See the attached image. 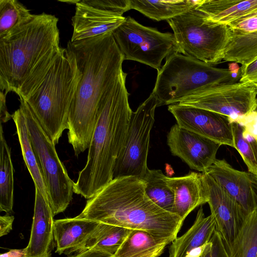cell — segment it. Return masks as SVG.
<instances>
[{
    "instance_id": "39",
    "label": "cell",
    "mask_w": 257,
    "mask_h": 257,
    "mask_svg": "<svg viewBox=\"0 0 257 257\" xmlns=\"http://www.w3.org/2000/svg\"><path fill=\"white\" fill-rule=\"evenodd\" d=\"M113 255H111L106 252L94 250V249H86L79 252L76 254L69 256L68 257H113Z\"/></svg>"
},
{
    "instance_id": "27",
    "label": "cell",
    "mask_w": 257,
    "mask_h": 257,
    "mask_svg": "<svg viewBox=\"0 0 257 257\" xmlns=\"http://www.w3.org/2000/svg\"><path fill=\"white\" fill-rule=\"evenodd\" d=\"M130 230L124 227L99 222L88 238L84 250H97L114 255Z\"/></svg>"
},
{
    "instance_id": "43",
    "label": "cell",
    "mask_w": 257,
    "mask_h": 257,
    "mask_svg": "<svg viewBox=\"0 0 257 257\" xmlns=\"http://www.w3.org/2000/svg\"><path fill=\"white\" fill-rule=\"evenodd\" d=\"M254 111L257 112V98H256V108Z\"/></svg>"
},
{
    "instance_id": "22",
    "label": "cell",
    "mask_w": 257,
    "mask_h": 257,
    "mask_svg": "<svg viewBox=\"0 0 257 257\" xmlns=\"http://www.w3.org/2000/svg\"><path fill=\"white\" fill-rule=\"evenodd\" d=\"M195 9L210 21L227 25L257 11V0H198Z\"/></svg>"
},
{
    "instance_id": "9",
    "label": "cell",
    "mask_w": 257,
    "mask_h": 257,
    "mask_svg": "<svg viewBox=\"0 0 257 257\" xmlns=\"http://www.w3.org/2000/svg\"><path fill=\"white\" fill-rule=\"evenodd\" d=\"M112 33L124 60L143 63L157 71L164 58L178 53L173 33L143 26L130 16Z\"/></svg>"
},
{
    "instance_id": "11",
    "label": "cell",
    "mask_w": 257,
    "mask_h": 257,
    "mask_svg": "<svg viewBox=\"0 0 257 257\" xmlns=\"http://www.w3.org/2000/svg\"><path fill=\"white\" fill-rule=\"evenodd\" d=\"M256 98L255 86L238 81L198 90L177 103L219 113L227 116L231 122H239L255 110Z\"/></svg>"
},
{
    "instance_id": "20",
    "label": "cell",
    "mask_w": 257,
    "mask_h": 257,
    "mask_svg": "<svg viewBox=\"0 0 257 257\" xmlns=\"http://www.w3.org/2000/svg\"><path fill=\"white\" fill-rule=\"evenodd\" d=\"M215 229L214 218L211 214L205 217L201 207L192 226L172 242L169 257H189L196 250L209 241Z\"/></svg>"
},
{
    "instance_id": "30",
    "label": "cell",
    "mask_w": 257,
    "mask_h": 257,
    "mask_svg": "<svg viewBox=\"0 0 257 257\" xmlns=\"http://www.w3.org/2000/svg\"><path fill=\"white\" fill-rule=\"evenodd\" d=\"M32 15L30 10L17 0H0V37Z\"/></svg>"
},
{
    "instance_id": "6",
    "label": "cell",
    "mask_w": 257,
    "mask_h": 257,
    "mask_svg": "<svg viewBox=\"0 0 257 257\" xmlns=\"http://www.w3.org/2000/svg\"><path fill=\"white\" fill-rule=\"evenodd\" d=\"M240 72L213 66L175 52L166 58L158 71L152 93L158 106L175 104L198 90L213 86L237 82Z\"/></svg>"
},
{
    "instance_id": "1",
    "label": "cell",
    "mask_w": 257,
    "mask_h": 257,
    "mask_svg": "<svg viewBox=\"0 0 257 257\" xmlns=\"http://www.w3.org/2000/svg\"><path fill=\"white\" fill-rule=\"evenodd\" d=\"M67 47L74 55L78 72L67 128L68 142L77 156L89 148L100 103L116 84L124 60L112 32L70 41Z\"/></svg>"
},
{
    "instance_id": "3",
    "label": "cell",
    "mask_w": 257,
    "mask_h": 257,
    "mask_svg": "<svg viewBox=\"0 0 257 257\" xmlns=\"http://www.w3.org/2000/svg\"><path fill=\"white\" fill-rule=\"evenodd\" d=\"M123 71L112 90L102 99L87 159L78 173L74 193L89 199L113 179L116 159L125 140L132 110Z\"/></svg>"
},
{
    "instance_id": "24",
    "label": "cell",
    "mask_w": 257,
    "mask_h": 257,
    "mask_svg": "<svg viewBox=\"0 0 257 257\" xmlns=\"http://www.w3.org/2000/svg\"><path fill=\"white\" fill-rule=\"evenodd\" d=\"M130 9L136 10L148 18L157 21L168 20L194 8L197 1L130 0Z\"/></svg>"
},
{
    "instance_id": "10",
    "label": "cell",
    "mask_w": 257,
    "mask_h": 257,
    "mask_svg": "<svg viewBox=\"0 0 257 257\" xmlns=\"http://www.w3.org/2000/svg\"><path fill=\"white\" fill-rule=\"evenodd\" d=\"M157 107L158 99L152 92L135 111H132L124 143L115 161L113 179L134 176L142 179L145 175Z\"/></svg>"
},
{
    "instance_id": "14",
    "label": "cell",
    "mask_w": 257,
    "mask_h": 257,
    "mask_svg": "<svg viewBox=\"0 0 257 257\" xmlns=\"http://www.w3.org/2000/svg\"><path fill=\"white\" fill-rule=\"evenodd\" d=\"M167 145L171 153L185 162L192 169L204 173L212 166L221 145L184 128L173 125L167 135Z\"/></svg>"
},
{
    "instance_id": "41",
    "label": "cell",
    "mask_w": 257,
    "mask_h": 257,
    "mask_svg": "<svg viewBox=\"0 0 257 257\" xmlns=\"http://www.w3.org/2000/svg\"><path fill=\"white\" fill-rule=\"evenodd\" d=\"M257 17V11H255L253 13H252L251 14H249L248 15H247L246 16H244L236 20H242V19H245V18H248V17ZM236 21V20H235Z\"/></svg>"
},
{
    "instance_id": "33",
    "label": "cell",
    "mask_w": 257,
    "mask_h": 257,
    "mask_svg": "<svg viewBox=\"0 0 257 257\" xmlns=\"http://www.w3.org/2000/svg\"><path fill=\"white\" fill-rule=\"evenodd\" d=\"M189 257H230L216 229L208 242L196 250Z\"/></svg>"
},
{
    "instance_id": "2",
    "label": "cell",
    "mask_w": 257,
    "mask_h": 257,
    "mask_svg": "<svg viewBox=\"0 0 257 257\" xmlns=\"http://www.w3.org/2000/svg\"><path fill=\"white\" fill-rule=\"evenodd\" d=\"M78 216L128 229L146 231L172 242L183 221L155 204L147 195L144 181L134 176L113 178L87 199Z\"/></svg>"
},
{
    "instance_id": "17",
    "label": "cell",
    "mask_w": 257,
    "mask_h": 257,
    "mask_svg": "<svg viewBox=\"0 0 257 257\" xmlns=\"http://www.w3.org/2000/svg\"><path fill=\"white\" fill-rule=\"evenodd\" d=\"M54 215L49 202L36 189L34 215L25 257H51L53 243Z\"/></svg>"
},
{
    "instance_id": "18",
    "label": "cell",
    "mask_w": 257,
    "mask_h": 257,
    "mask_svg": "<svg viewBox=\"0 0 257 257\" xmlns=\"http://www.w3.org/2000/svg\"><path fill=\"white\" fill-rule=\"evenodd\" d=\"M165 179L174 193L175 213L183 221L195 208L207 203L202 173L192 172L178 177L166 176Z\"/></svg>"
},
{
    "instance_id": "32",
    "label": "cell",
    "mask_w": 257,
    "mask_h": 257,
    "mask_svg": "<svg viewBox=\"0 0 257 257\" xmlns=\"http://www.w3.org/2000/svg\"><path fill=\"white\" fill-rule=\"evenodd\" d=\"M234 257H257V210L247 217Z\"/></svg>"
},
{
    "instance_id": "21",
    "label": "cell",
    "mask_w": 257,
    "mask_h": 257,
    "mask_svg": "<svg viewBox=\"0 0 257 257\" xmlns=\"http://www.w3.org/2000/svg\"><path fill=\"white\" fill-rule=\"evenodd\" d=\"M12 118L16 127L24 162L34 181L35 188L50 204L49 193L45 176L32 144L26 116L20 106L12 114Z\"/></svg>"
},
{
    "instance_id": "37",
    "label": "cell",
    "mask_w": 257,
    "mask_h": 257,
    "mask_svg": "<svg viewBox=\"0 0 257 257\" xmlns=\"http://www.w3.org/2000/svg\"><path fill=\"white\" fill-rule=\"evenodd\" d=\"M14 220V216L9 213L0 216L1 237L8 234L12 230Z\"/></svg>"
},
{
    "instance_id": "29",
    "label": "cell",
    "mask_w": 257,
    "mask_h": 257,
    "mask_svg": "<svg viewBox=\"0 0 257 257\" xmlns=\"http://www.w3.org/2000/svg\"><path fill=\"white\" fill-rule=\"evenodd\" d=\"M234 148L249 173L257 175V135L245 124L232 122Z\"/></svg>"
},
{
    "instance_id": "13",
    "label": "cell",
    "mask_w": 257,
    "mask_h": 257,
    "mask_svg": "<svg viewBox=\"0 0 257 257\" xmlns=\"http://www.w3.org/2000/svg\"><path fill=\"white\" fill-rule=\"evenodd\" d=\"M168 109L179 126L221 145L234 148L232 122L227 116L210 110L178 103L169 105Z\"/></svg>"
},
{
    "instance_id": "5",
    "label": "cell",
    "mask_w": 257,
    "mask_h": 257,
    "mask_svg": "<svg viewBox=\"0 0 257 257\" xmlns=\"http://www.w3.org/2000/svg\"><path fill=\"white\" fill-rule=\"evenodd\" d=\"M78 80L75 58L67 47L43 81L24 99L55 145L64 131L67 130L70 108Z\"/></svg>"
},
{
    "instance_id": "23",
    "label": "cell",
    "mask_w": 257,
    "mask_h": 257,
    "mask_svg": "<svg viewBox=\"0 0 257 257\" xmlns=\"http://www.w3.org/2000/svg\"><path fill=\"white\" fill-rule=\"evenodd\" d=\"M171 242L142 230L131 229L113 257H159Z\"/></svg>"
},
{
    "instance_id": "4",
    "label": "cell",
    "mask_w": 257,
    "mask_h": 257,
    "mask_svg": "<svg viewBox=\"0 0 257 257\" xmlns=\"http://www.w3.org/2000/svg\"><path fill=\"white\" fill-rule=\"evenodd\" d=\"M58 19L32 15L0 37V89L17 93L35 67L60 49Z\"/></svg>"
},
{
    "instance_id": "40",
    "label": "cell",
    "mask_w": 257,
    "mask_h": 257,
    "mask_svg": "<svg viewBox=\"0 0 257 257\" xmlns=\"http://www.w3.org/2000/svg\"><path fill=\"white\" fill-rule=\"evenodd\" d=\"M80 1L81 0H68V1L59 0L58 1L59 2H63V3H66L68 4H74V5H76L77 4L79 3L80 2Z\"/></svg>"
},
{
    "instance_id": "8",
    "label": "cell",
    "mask_w": 257,
    "mask_h": 257,
    "mask_svg": "<svg viewBox=\"0 0 257 257\" xmlns=\"http://www.w3.org/2000/svg\"><path fill=\"white\" fill-rule=\"evenodd\" d=\"M26 116L32 144L42 167L54 216L64 212L70 204L75 182L59 159L55 145L42 128L27 102L20 98Z\"/></svg>"
},
{
    "instance_id": "7",
    "label": "cell",
    "mask_w": 257,
    "mask_h": 257,
    "mask_svg": "<svg viewBox=\"0 0 257 257\" xmlns=\"http://www.w3.org/2000/svg\"><path fill=\"white\" fill-rule=\"evenodd\" d=\"M195 8L167 20L178 53L209 64L217 63L223 60L230 38L229 27L209 20Z\"/></svg>"
},
{
    "instance_id": "35",
    "label": "cell",
    "mask_w": 257,
    "mask_h": 257,
    "mask_svg": "<svg viewBox=\"0 0 257 257\" xmlns=\"http://www.w3.org/2000/svg\"><path fill=\"white\" fill-rule=\"evenodd\" d=\"M239 82L250 84L257 88V58L246 65H242Z\"/></svg>"
},
{
    "instance_id": "25",
    "label": "cell",
    "mask_w": 257,
    "mask_h": 257,
    "mask_svg": "<svg viewBox=\"0 0 257 257\" xmlns=\"http://www.w3.org/2000/svg\"><path fill=\"white\" fill-rule=\"evenodd\" d=\"M229 29L230 38L223 60L245 65L257 58V30L246 32Z\"/></svg>"
},
{
    "instance_id": "42",
    "label": "cell",
    "mask_w": 257,
    "mask_h": 257,
    "mask_svg": "<svg viewBox=\"0 0 257 257\" xmlns=\"http://www.w3.org/2000/svg\"><path fill=\"white\" fill-rule=\"evenodd\" d=\"M254 178L257 182V175H254Z\"/></svg>"
},
{
    "instance_id": "19",
    "label": "cell",
    "mask_w": 257,
    "mask_h": 257,
    "mask_svg": "<svg viewBox=\"0 0 257 257\" xmlns=\"http://www.w3.org/2000/svg\"><path fill=\"white\" fill-rule=\"evenodd\" d=\"M99 222L78 216L55 220L54 238L56 252L59 254L79 252L84 250L85 244Z\"/></svg>"
},
{
    "instance_id": "26",
    "label": "cell",
    "mask_w": 257,
    "mask_h": 257,
    "mask_svg": "<svg viewBox=\"0 0 257 257\" xmlns=\"http://www.w3.org/2000/svg\"><path fill=\"white\" fill-rule=\"evenodd\" d=\"M0 211L13 212L14 168L11 149L5 139L2 123L0 128Z\"/></svg>"
},
{
    "instance_id": "15",
    "label": "cell",
    "mask_w": 257,
    "mask_h": 257,
    "mask_svg": "<svg viewBox=\"0 0 257 257\" xmlns=\"http://www.w3.org/2000/svg\"><path fill=\"white\" fill-rule=\"evenodd\" d=\"M211 176L248 214L257 210V182L254 175L233 168L217 159L205 172Z\"/></svg>"
},
{
    "instance_id": "16",
    "label": "cell",
    "mask_w": 257,
    "mask_h": 257,
    "mask_svg": "<svg viewBox=\"0 0 257 257\" xmlns=\"http://www.w3.org/2000/svg\"><path fill=\"white\" fill-rule=\"evenodd\" d=\"M75 6L72 18L73 32L70 41L72 42L112 32L126 18L87 5L82 0Z\"/></svg>"
},
{
    "instance_id": "34",
    "label": "cell",
    "mask_w": 257,
    "mask_h": 257,
    "mask_svg": "<svg viewBox=\"0 0 257 257\" xmlns=\"http://www.w3.org/2000/svg\"><path fill=\"white\" fill-rule=\"evenodd\" d=\"M88 6L120 16L131 10L130 0H82Z\"/></svg>"
},
{
    "instance_id": "12",
    "label": "cell",
    "mask_w": 257,
    "mask_h": 257,
    "mask_svg": "<svg viewBox=\"0 0 257 257\" xmlns=\"http://www.w3.org/2000/svg\"><path fill=\"white\" fill-rule=\"evenodd\" d=\"M211 215L230 257H234L249 214L208 174L202 173Z\"/></svg>"
},
{
    "instance_id": "38",
    "label": "cell",
    "mask_w": 257,
    "mask_h": 257,
    "mask_svg": "<svg viewBox=\"0 0 257 257\" xmlns=\"http://www.w3.org/2000/svg\"><path fill=\"white\" fill-rule=\"evenodd\" d=\"M7 94L3 91H0V119L1 123H5L12 118V115L9 112L6 106Z\"/></svg>"
},
{
    "instance_id": "28",
    "label": "cell",
    "mask_w": 257,
    "mask_h": 257,
    "mask_svg": "<svg viewBox=\"0 0 257 257\" xmlns=\"http://www.w3.org/2000/svg\"><path fill=\"white\" fill-rule=\"evenodd\" d=\"M160 170L148 169L142 179L148 197L157 206L171 213H175L174 195Z\"/></svg>"
},
{
    "instance_id": "36",
    "label": "cell",
    "mask_w": 257,
    "mask_h": 257,
    "mask_svg": "<svg viewBox=\"0 0 257 257\" xmlns=\"http://www.w3.org/2000/svg\"><path fill=\"white\" fill-rule=\"evenodd\" d=\"M232 29L246 32L257 30V17H251L242 20H236L228 25Z\"/></svg>"
},
{
    "instance_id": "31",
    "label": "cell",
    "mask_w": 257,
    "mask_h": 257,
    "mask_svg": "<svg viewBox=\"0 0 257 257\" xmlns=\"http://www.w3.org/2000/svg\"><path fill=\"white\" fill-rule=\"evenodd\" d=\"M63 48L57 49L46 56L33 69L17 93L20 98H27L43 81Z\"/></svg>"
}]
</instances>
